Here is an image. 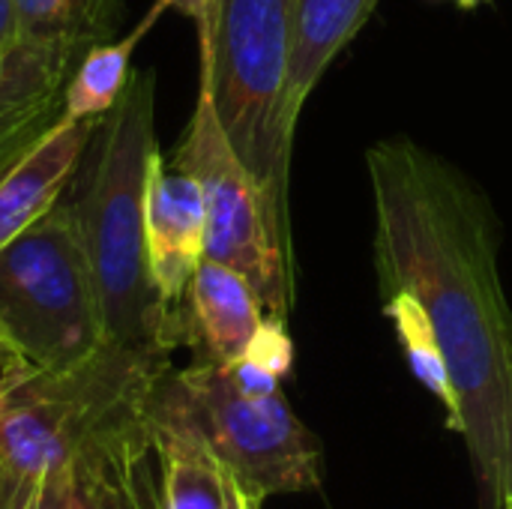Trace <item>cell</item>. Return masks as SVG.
<instances>
[{
  "mask_svg": "<svg viewBox=\"0 0 512 509\" xmlns=\"http://www.w3.org/2000/svg\"><path fill=\"white\" fill-rule=\"evenodd\" d=\"M153 105L156 75L132 72L117 105L99 120L96 153L72 204L99 288L105 342L171 360L177 348H189V318L162 300L147 261L144 189L159 150Z\"/></svg>",
  "mask_w": 512,
  "mask_h": 509,
  "instance_id": "obj_2",
  "label": "cell"
},
{
  "mask_svg": "<svg viewBox=\"0 0 512 509\" xmlns=\"http://www.w3.org/2000/svg\"><path fill=\"white\" fill-rule=\"evenodd\" d=\"M381 297L408 291L429 315L459 399L480 509L512 492V306L492 201L450 159L411 138L366 150Z\"/></svg>",
  "mask_w": 512,
  "mask_h": 509,
  "instance_id": "obj_1",
  "label": "cell"
},
{
  "mask_svg": "<svg viewBox=\"0 0 512 509\" xmlns=\"http://www.w3.org/2000/svg\"><path fill=\"white\" fill-rule=\"evenodd\" d=\"M147 408L189 426L258 504L315 492L324 483L321 441L291 411L282 390L249 396L222 363L195 360L186 369H165L147 393Z\"/></svg>",
  "mask_w": 512,
  "mask_h": 509,
  "instance_id": "obj_5",
  "label": "cell"
},
{
  "mask_svg": "<svg viewBox=\"0 0 512 509\" xmlns=\"http://www.w3.org/2000/svg\"><path fill=\"white\" fill-rule=\"evenodd\" d=\"M102 117H57L15 162L0 171V249L36 225L60 204L66 183L75 177Z\"/></svg>",
  "mask_w": 512,
  "mask_h": 509,
  "instance_id": "obj_9",
  "label": "cell"
},
{
  "mask_svg": "<svg viewBox=\"0 0 512 509\" xmlns=\"http://www.w3.org/2000/svg\"><path fill=\"white\" fill-rule=\"evenodd\" d=\"M510 507H512V492H510Z\"/></svg>",
  "mask_w": 512,
  "mask_h": 509,
  "instance_id": "obj_27",
  "label": "cell"
},
{
  "mask_svg": "<svg viewBox=\"0 0 512 509\" xmlns=\"http://www.w3.org/2000/svg\"><path fill=\"white\" fill-rule=\"evenodd\" d=\"M186 318L195 360L228 366L246 354L264 321V306L240 270L204 258L189 282Z\"/></svg>",
  "mask_w": 512,
  "mask_h": 509,
  "instance_id": "obj_12",
  "label": "cell"
},
{
  "mask_svg": "<svg viewBox=\"0 0 512 509\" xmlns=\"http://www.w3.org/2000/svg\"><path fill=\"white\" fill-rule=\"evenodd\" d=\"M198 45L201 84L210 87L219 123L291 237L288 168L294 135L285 123V93L294 0H219L213 33Z\"/></svg>",
  "mask_w": 512,
  "mask_h": 509,
  "instance_id": "obj_4",
  "label": "cell"
},
{
  "mask_svg": "<svg viewBox=\"0 0 512 509\" xmlns=\"http://www.w3.org/2000/svg\"><path fill=\"white\" fill-rule=\"evenodd\" d=\"M447 3H453V6H459V9H465V12H471V9H477L480 3H486V0H447Z\"/></svg>",
  "mask_w": 512,
  "mask_h": 509,
  "instance_id": "obj_25",
  "label": "cell"
},
{
  "mask_svg": "<svg viewBox=\"0 0 512 509\" xmlns=\"http://www.w3.org/2000/svg\"><path fill=\"white\" fill-rule=\"evenodd\" d=\"M60 117V102L57 105H42L33 111L9 114L0 117V171L15 162L54 120Z\"/></svg>",
  "mask_w": 512,
  "mask_h": 509,
  "instance_id": "obj_18",
  "label": "cell"
},
{
  "mask_svg": "<svg viewBox=\"0 0 512 509\" xmlns=\"http://www.w3.org/2000/svg\"><path fill=\"white\" fill-rule=\"evenodd\" d=\"M144 240L153 282L162 300L186 309V294L207 249V207L201 183L165 162L162 150L153 153L144 189Z\"/></svg>",
  "mask_w": 512,
  "mask_h": 509,
  "instance_id": "obj_8",
  "label": "cell"
},
{
  "mask_svg": "<svg viewBox=\"0 0 512 509\" xmlns=\"http://www.w3.org/2000/svg\"><path fill=\"white\" fill-rule=\"evenodd\" d=\"M0 321L27 366L60 372L105 345L96 276L72 201L0 249Z\"/></svg>",
  "mask_w": 512,
  "mask_h": 509,
  "instance_id": "obj_6",
  "label": "cell"
},
{
  "mask_svg": "<svg viewBox=\"0 0 512 509\" xmlns=\"http://www.w3.org/2000/svg\"><path fill=\"white\" fill-rule=\"evenodd\" d=\"M144 417L159 468L165 509H261L237 474L180 420L147 408Z\"/></svg>",
  "mask_w": 512,
  "mask_h": 509,
  "instance_id": "obj_11",
  "label": "cell"
},
{
  "mask_svg": "<svg viewBox=\"0 0 512 509\" xmlns=\"http://www.w3.org/2000/svg\"><path fill=\"white\" fill-rule=\"evenodd\" d=\"M78 60L81 51L63 42L18 39L0 60V117L63 102L69 69Z\"/></svg>",
  "mask_w": 512,
  "mask_h": 509,
  "instance_id": "obj_15",
  "label": "cell"
},
{
  "mask_svg": "<svg viewBox=\"0 0 512 509\" xmlns=\"http://www.w3.org/2000/svg\"><path fill=\"white\" fill-rule=\"evenodd\" d=\"M69 509H165L144 411L105 429L78 453Z\"/></svg>",
  "mask_w": 512,
  "mask_h": 509,
  "instance_id": "obj_10",
  "label": "cell"
},
{
  "mask_svg": "<svg viewBox=\"0 0 512 509\" xmlns=\"http://www.w3.org/2000/svg\"><path fill=\"white\" fill-rule=\"evenodd\" d=\"M24 369H27V366H24ZM18 372H21V369L0 372V414H3V408H6V402H9V396H12V387H15V381H18Z\"/></svg>",
  "mask_w": 512,
  "mask_h": 509,
  "instance_id": "obj_24",
  "label": "cell"
},
{
  "mask_svg": "<svg viewBox=\"0 0 512 509\" xmlns=\"http://www.w3.org/2000/svg\"><path fill=\"white\" fill-rule=\"evenodd\" d=\"M507 509H512V507H510V504H507Z\"/></svg>",
  "mask_w": 512,
  "mask_h": 509,
  "instance_id": "obj_28",
  "label": "cell"
},
{
  "mask_svg": "<svg viewBox=\"0 0 512 509\" xmlns=\"http://www.w3.org/2000/svg\"><path fill=\"white\" fill-rule=\"evenodd\" d=\"M156 3H162V9H177L180 15L192 18L195 27H198V42L210 39L213 24H216L219 0H156Z\"/></svg>",
  "mask_w": 512,
  "mask_h": 509,
  "instance_id": "obj_21",
  "label": "cell"
},
{
  "mask_svg": "<svg viewBox=\"0 0 512 509\" xmlns=\"http://www.w3.org/2000/svg\"><path fill=\"white\" fill-rule=\"evenodd\" d=\"M24 366H27L24 357L18 354L12 336L6 333V327H3V321H0V372H12V369H24Z\"/></svg>",
  "mask_w": 512,
  "mask_h": 509,
  "instance_id": "obj_23",
  "label": "cell"
},
{
  "mask_svg": "<svg viewBox=\"0 0 512 509\" xmlns=\"http://www.w3.org/2000/svg\"><path fill=\"white\" fill-rule=\"evenodd\" d=\"M3 54H6V51H0V60H3Z\"/></svg>",
  "mask_w": 512,
  "mask_h": 509,
  "instance_id": "obj_26",
  "label": "cell"
},
{
  "mask_svg": "<svg viewBox=\"0 0 512 509\" xmlns=\"http://www.w3.org/2000/svg\"><path fill=\"white\" fill-rule=\"evenodd\" d=\"M381 300H384V315L393 324V333L399 339V348L405 354V363H408L411 375L444 408L447 429L453 432L456 420H459V399H456V387H453V378H450L447 357L441 351L438 333H435L426 309L408 291H393V294H384Z\"/></svg>",
  "mask_w": 512,
  "mask_h": 509,
  "instance_id": "obj_16",
  "label": "cell"
},
{
  "mask_svg": "<svg viewBox=\"0 0 512 509\" xmlns=\"http://www.w3.org/2000/svg\"><path fill=\"white\" fill-rule=\"evenodd\" d=\"M204 192L207 249L204 258L240 270L267 318L288 321L294 309V249L264 189L228 141L210 87L198 84V102L183 141L171 156Z\"/></svg>",
  "mask_w": 512,
  "mask_h": 509,
  "instance_id": "obj_7",
  "label": "cell"
},
{
  "mask_svg": "<svg viewBox=\"0 0 512 509\" xmlns=\"http://www.w3.org/2000/svg\"><path fill=\"white\" fill-rule=\"evenodd\" d=\"M378 0H294V48L285 93V123L297 135V120L330 63L360 33Z\"/></svg>",
  "mask_w": 512,
  "mask_h": 509,
  "instance_id": "obj_13",
  "label": "cell"
},
{
  "mask_svg": "<svg viewBox=\"0 0 512 509\" xmlns=\"http://www.w3.org/2000/svg\"><path fill=\"white\" fill-rule=\"evenodd\" d=\"M171 360L105 342L72 369H21L0 414V509H30L42 480L105 429L144 411Z\"/></svg>",
  "mask_w": 512,
  "mask_h": 509,
  "instance_id": "obj_3",
  "label": "cell"
},
{
  "mask_svg": "<svg viewBox=\"0 0 512 509\" xmlns=\"http://www.w3.org/2000/svg\"><path fill=\"white\" fill-rule=\"evenodd\" d=\"M243 357L258 363L261 369H267L279 381L288 378L291 369H294V339L288 333V321L264 315V321L255 330V336H252V342H249Z\"/></svg>",
  "mask_w": 512,
  "mask_h": 509,
  "instance_id": "obj_17",
  "label": "cell"
},
{
  "mask_svg": "<svg viewBox=\"0 0 512 509\" xmlns=\"http://www.w3.org/2000/svg\"><path fill=\"white\" fill-rule=\"evenodd\" d=\"M72 471H75V462L66 465V468L51 471L42 480V486H39L30 509H69V501H72Z\"/></svg>",
  "mask_w": 512,
  "mask_h": 509,
  "instance_id": "obj_20",
  "label": "cell"
},
{
  "mask_svg": "<svg viewBox=\"0 0 512 509\" xmlns=\"http://www.w3.org/2000/svg\"><path fill=\"white\" fill-rule=\"evenodd\" d=\"M21 39L18 30V15H15V0H0V51L12 48Z\"/></svg>",
  "mask_w": 512,
  "mask_h": 509,
  "instance_id": "obj_22",
  "label": "cell"
},
{
  "mask_svg": "<svg viewBox=\"0 0 512 509\" xmlns=\"http://www.w3.org/2000/svg\"><path fill=\"white\" fill-rule=\"evenodd\" d=\"M162 12H165L162 3H156L141 18V24H135L132 33H126L114 42H96L81 54V60L75 63V69L63 87L60 117H66V120L105 117L117 105V99L123 96V90L132 78V51L147 36V30L156 24V18Z\"/></svg>",
  "mask_w": 512,
  "mask_h": 509,
  "instance_id": "obj_14",
  "label": "cell"
},
{
  "mask_svg": "<svg viewBox=\"0 0 512 509\" xmlns=\"http://www.w3.org/2000/svg\"><path fill=\"white\" fill-rule=\"evenodd\" d=\"M228 375H231V381H234L243 393H249V396H273V393L282 390V381H279L276 375H270L267 369H261L258 363H252V360H246V357L228 363Z\"/></svg>",
  "mask_w": 512,
  "mask_h": 509,
  "instance_id": "obj_19",
  "label": "cell"
}]
</instances>
